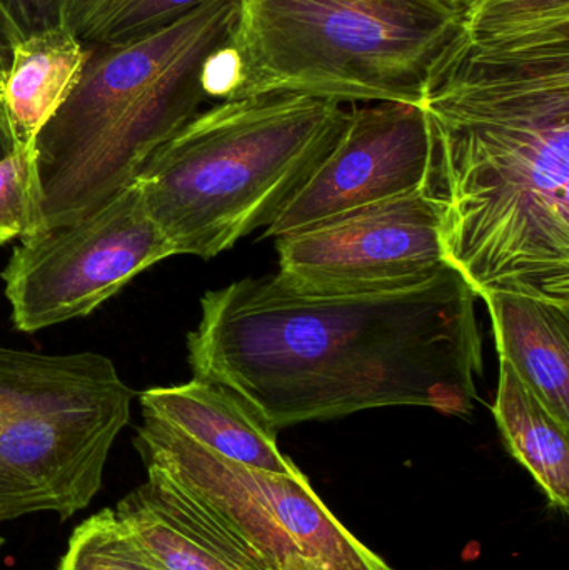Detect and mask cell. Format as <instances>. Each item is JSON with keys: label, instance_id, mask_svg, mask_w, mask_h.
<instances>
[{"label": "cell", "instance_id": "24", "mask_svg": "<svg viewBox=\"0 0 569 570\" xmlns=\"http://www.w3.org/2000/svg\"><path fill=\"white\" fill-rule=\"evenodd\" d=\"M444 6L451 7V9L457 10L461 17H463L464 10L474 2V0H440Z\"/></svg>", "mask_w": 569, "mask_h": 570}, {"label": "cell", "instance_id": "20", "mask_svg": "<svg viewBox=\"0 0 569 570\" xmlns=\"http://www.w3.org/2000/svg\"><path fill=\"white\" fill-rule=\"evenodd\" d=\"M66 0H0V37L20 42L50 30L63 29Z\"/></svg>", "mask_w": 569, "mask_h": 570}, {"label": "cell", "instance_id": "21", "mask_svg": "<svg viewBox=\"0 0 569 570\" xmlns=\"http://www.w3.org/2000/svg\"><path fill=\"white\" fill-rule=\"evenodd\" d=\"M109 2L110 0H66L63 29L69 30L80 40L86 39Z\"/></svg>", "mask_w": 569, "mask_h": 570}, {"label": "cell", "instance_id": "8", "mask_svg": "<svg viewBox=\"0 0 569 570\" xmlns=\"http://www.w3.org/2000/svg\"><path fill=\"white\" fill-rule=\"evenodd\" d=\"M174 253L136 180L80 219L20 239L2 273L22 332L84 317Z\"/></svg>", "mask_w": 569, "mask_h": 570}, {"label": "cell", "instance_id": "13", "mask_svg": "<svg viewBox=\"0 0 569 570\" xmlns=\"http://www.w3.org/2000/svg\"><path fill=\"white\" fill-rule=\"evenodd\" d=\"M500 358L569 428V305L511 294L481 295Z\"/></svg>", "mask_w": 569, "mask_h": 570}, {"label": "cell", "instance_id": "1", "mask_svg": "<svg viewBox=\"0 0 569 570\" xmlns=\"http://www.w3.org/2000/svg\"><path fill=\"white\" fill-rule=\"evenodd\" d=\"M477 298L451 266L346 294H301L277 274L237 281L200 298L187 361L274 431L391 405L470 414L484 365Z\"/></svg>", "mask_w": 569, "mask_h": 570}, {"label": "cell", "instance_id": "4", "mask_svg": "<svg viewBox=\"0 0 569 570\" xmlns=\"http://www.w3.org/2000/svg\"><path fill=\"white\" fill-rule=\"evenodd\" d=\"M346 116L344 104L293 92L234 97L196 114L134 179L174 256L213 259L269 226Z\"/></svg>", "mask_w": 569, "mask_h": 570}, {"label": "cell", "instance_id": "17", "mask_svg": "<svg viewBox=\"0 0 569 570\" xmlns=\"http://www.w3.org/2000/svg\"><path fill=\"white\" fill-rule=\"evenodd\" d=\"M59 570H157L112 509L73 529Z\"/></svg>", "mask_w": 569, "mask_h": 570}, {"label": "cell", "instance_id": "7", "mask_svg": "<svg viewBox=\"0 0 569 570\" xmlns=\"http://www.w3.org/2000/svg\"><path fill=\"white\" fill-rule=\"evenodd\" d=\"M144 415L134 445L209 509L264 570H394L321 501L303 471L274 474L229 461Z\"/></svg>", "mask_w": 569, "mask_h": 570}, {"label": "cell", "instance_id": "15", "mask_svg": "<svg viewBox=\"0 0 569 570\" xmlns=\"http://www.w3.org/2000/svg\"><path fill=\"white\" fill-rule=\"evenodd\" d=\"M493 415L513 458L533 475L555 509L569 508V428L500 358Z\"/></svg>", "mask_w": 569, "mask_h": 570}, {"label": "cell", "instance_id": "22", "mask_svg": "<svg viewBox=\"0 0 569 570\" xmlns=\"http://www.w3.org/2000/svg\"><path fill=\"white\" fill-rule=\"evenodd\" d=\"M13 153H16V147H13L12 136H10L9 127H7L2 110H0V160Z\"/></svg>", "mask_w": 569, "mask_h": 570}, {"label": "cell", "instance_id": "3", "mask_svg": "<svg viewBox=\"0 0 569 570\" xmlns=\"http://www.w3.org/2000/svg\"><path fill=\"white\" fill-rule=\"evenodd\" d=\"M243 0H207L137 39L86 43L69 97L33 144L39 230L72 223L134 183L207 97L210 60L233 42Z\"/></svg>", "mask_w": 569, "mask_h": 570}, {"label": "cell", "instance_id": "14", "mask_svg": "<svg viewBox=\"0 0 569 570\" xmlns=\"http://www.w3.org/2000/svg\"><path fill=\"white\" fill-rule=\"evenodd\" d=\"M86 59V43L66 29L10 46L9 66L0 86V110L16 150L33 149L40 130L79 80Z\"/></svg>", "mask_w": 569, "mask_h": 570}, {"label": "cell", "instance_id": "10", "mask_svg": "<svg viewBox=\"0 0 569 570\" xmlns=\"http://www.w3.org/2000/svg\"><path fill=\"white\" fill-rule=\"evenodd\" d=\"M436 139L423 106L347 109L343 129L296 193L264 227L266 239L303 233L361 207L434 189Z\"/></svg>", "mask_w": 569, "mask_h": 570}, {"label": "cell", "instance_id": "16", "mask_svg": "<svg viewBox=\"0 0 569 570\" xmlns=\"http://www.w3.org/2000/svg\"><path fill=\"white\" fill-rule=\"evenodd\" d=\"M463 27L474 40L569 32V0H474Z\"/></svg>", "mask_w": 569, "mask_h": 570}, {"label": "cell", "instance_id": "9", "mask_svg": "<svg viewBox=\"0 0 569 570\" xmlns=\"http://www.w3.org/2000/svg\"><path fill=\"white\" fill-rule=\"evenodd\" d=\"M443 203L421 189L276 239L281 277L301 294H346L420 283L450 266Z\"/></svg>", "mask_w": 569, "mask_h": 570}, {"label": "cell", "instance_id": "2", "mask_svg": "<svg viewBox=\"0 0 569 570\" xmlns=\"http://www.w3.org/2000/svg\"><path fill=\"white\" fill-rule=\"evenodd\" d=\"M423 109L447 263L478 297L569 305V42L461 37Z\"/></svg>", "mask_w": 569, "mask_h": 570}, {"label": "cell", "instance_id": "19", "mask_svg": "<svg viewBox=\"0 0 569 570\" xmlns=\"http://www.w3.org/2000/svg\"><path fill=\"white\" fill-rule=\"evenodd\" d=\"M37 229L33 149L16 150L0 160V246Z\"/></svg>", "mask_w": 569, "mask_h": 570}, {"label": "cell", "instance_id": "11", "mask_svg": "<svg viewBox=\"0 0 569 570\" xmlns=\"http://www.w3.org/2000/svg\"><path fill=\"white\" fill-rule=\"evenodd\" d=\"M146 471L147 481L120 499L114 512L157 570H264L186 489L160 469Z\"/></svg>", "mask_w": 569, "mask_h": 570}, {"label": "cell", "instance_id": "12", "mask_svg": "<svg viewBox=\"0 0 569 570\" xmlns=\"http://www.w3.org/2000/svg\"><path fill=\"white\" fill-rule=\"evenodd\" d=\"M143 414L153 415L197 444L229 461L293 475L301 472L277 445L273 428L243 397L216 384L193 379L187 384L147 389Z\"/></svg>", "mask_w": 569, "mask_h": 570}, {"label": "cell", "instance_id": "23", "mask_svg": "<svg viewBox=\"0 0 569 570\" xmlns=\"http://www.w3.org/2000/svg\"><path fill=\"white\" fill-rule=\"evenodd\" d=\"M10 47L6 40L0 37V86H2L3 73H6L7 66H9Z\"/></svg>", "mask_w": 569, "mask_h": 570}, {"label": "cell", "instance_id": "5", "mask_svg": "<svg viewBox=\"0 0 569 570\" xmlns=\"http://www.w3.org/2000/svg\"><path fill=\"white\" fill-rule=\"evenodd\" d=\"M463 36V17L440 0H243L224 99L293 92L421 106Z\"/></svg>", "mask_w": 569, "mask_h": 570}, {"label": "cell", "instance_id": "6", "mask_svg": "<svg viewBox=\"0 0 569 570\" xmlns=\"http://www.w3.org/2000/svg\"><path fill=\"white\" fill-rule=\"evenodd\" d=\"M136 395L106 355L0 345V524L89 508Z\"/></svg>", "mask_w": 569, "mask_h": 570}, {"label": "cell", "instance_id": "18", "mask_svg": "<svg viewBox=\"0 0 569 570\" xmlns=\"http://www.w3.org/2000/svg\"><path fill=\"white\" fill-rule=\"evenodd\" d=\"M207 0H110L82 42L117 43L176 22Z\"/></svg>", "mask_w": 569, "mask_h": 570}]
</instances>
